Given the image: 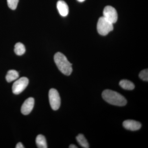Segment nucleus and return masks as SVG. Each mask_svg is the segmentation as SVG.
Listing matches in <instances>:
<instances>
[{
    "label": "nucleus",
    "instance_id": "obj_7",
    "mask_svg": "<svg viewBox=\"0 0 148 148\" xmlns=\"http://www.w3.org/2000/svg\"><path fill=\"white\" fill-rule=\"evenodd\" d=\"M34 106V99L30 97L25 101L21 108V112L23 114L28 115L31 112Z\"/></svg>",
    "mask_w": 148,
    "mask_h": 148
},
{
    "label": "nucleus",
    "instance_id": "obj_8",
    "mask_svg": "<svg viewBox=\"0 0 148 148\" xmlns=\"http://www.w3.org/2000/svg\"><path fill=\"white\" fill-rule=\"evenodd\" d=\"M123 125L125 129L131 131L139 130L142 127V124L140 122L133 120L125 121L123 123Z\"/></svg>",
    "mask_w": 148,
    "mask_h": 148
},
{
    "label": "nucleus",
    "instance_id": "obj_1",
    "mask_svg": "<svg viewBox=\"0 0 148 148\" xmlns=\"http://www.w3.org/2000/svg\"><path fill=\"white\" fill-rule=\"evenodd\" d=\"M102 95L103 99L111 105L124 106L127 103V100L124 96L114 90L109 89L104 90Z\"/></svg>",
    "mask_w": 148,
    "mask_h": 148
},
{
    "label": "nucleus",
    "instance_id": "obj_12",
    "mask_svg": "<svg viewBox=\"0 0 148 148\" xmlns=\"http://www.w3.org/2000/svg\"><path fill=\"white\" fill-rule=\"evenodd\" d=\"M36 144L38 148H47L46 140L43 135H39L37 136L36 138Z\"/></svg>",
    "mask_w": 148,
    "mask_h": 148
},
{
    "label": "nucleus",
    "instance_id": "obj_17",
    "mask_svg": "<svg viewBox=\"0 0 148 148\" xmlns=\"http://www.w3.org/2000/svg\"><path fill=\"white\" fill-rule=\"evenodd\" d=\"M16 148H24V147L23 145H22V143H17V145H16Z\"/></svg>",
    "mask_w": 148,
    "mask_h": 148
},
{
    "label": "nucleus",
    "instance_id": "obj_13",
    "mask_svg": "<svg viewBox=\"0 0 148 148\" xmlns=\"http://www.w3.org/2000/svg\"><path fill=\"white\" fill-rule=\"evenodd\" d=\"M77 142L83 148H89V145L87 140L85 138L84 135L82 134H79L76 137Z\"/></svg>",
    "mask_w": 148,
    "mask_h": 148
},
{
    "label": "nucleus",
    "instance_id": "obj_11",
    "mask_svg": "<svg viewBox=\"0 0 148 148\" xmlns=\"http://www.w3.org/2000/svg\"><path fill=\"white\" fill-rule=\"evenodd\" d=\"M19 77L18 72L15 70H11L9 71L6 76V79L8 82H11L18 79Z\"/></svg>",
    "mask_w": 148,
    "mask_h": 148
},
{
    "label": "nucleus",
    "instance_id": "obj_16",
    "mask_svg": "<svg viewBox=\"0 0 148 148\" xmlns=\"http://www.w3.org/2000/svg\"><path fill=\"white\" fill-rule=\"evenodd\" d=\"M139 77L144 81H148V70L145 69L141 71L139 74Z\"/></svg>",
    "mask_w": 148,
    "mask_h": 148
},
{
    "label": "nucleus",
    "instance_id": "obj_19",
    "mask_svg": "<svg viewBox=\"0 0 148 148\" xmlns=\"http://www.w3.org/2000/svg\"><path fill=\"white\" fill-rule=\"evenodd\" d=\"M79 2H83L84 1H85V0H77Z\"/></svg>",
    "mask_w": 148,
    "mask_h": 148
},
{
    "label": "nucleus",
    "instance_id": "obj_4",
    "mask_svg": "<svg viewBox=\"0 0 148 148\" xmlns=\"http://www.w3.org/2000/svg\"><path fill=\"white\" fill-rule=\"evenodd\" d=\"M49 98L51 108L57 110L61 106V98L58 91L54 88H51L49 92Z\"/></svg>",
    "mask_w": 148,
    "mask_h": 148
},
{
    "label": "nucleus",
    "instance_id": "obj_9",
    "mask_svg": "<svg viewBox=\"0 0 148 148\" xmlns=\"http://www.w3.org/2000/svg\"><path fill=\"white\" fill-rule=\"evenodd\" d=\"M57 8L61 16H66L69 14V6L64 1L62 0L58 1L57 3Z\"/></svg>",
    "mask_w": 148,
    "mask_h": 148
},
{
    "label": "nucleus",
    "instance_id": "obj_10",
    "mask_svg": "<svg viewBox=\"0 0 148 148\" xmlns=\"http://www.w3.org/2000/svg\"><path fill=\"white\" fill-rule=\"evenodd\" d=\"M119 85L125 90H132L135 88V86L134 84L126 79H123L119 82Z\"/></svg>",
    "mask_w": 148,
    "mask_h": 148
},
{
    "label": "nucleus",
    "instance_id": "obj_18",
    "mask_svg": "<svg viewBox=\"0 0 148 148\" xmlns=\"http://www.w3.org/2000/svg\"><path fill=\"white\" fill-rule=\"evenodd\" d=\"M70 148H78L76 146L74 145H71L69 147Z\"/></svg>",
    "mask_w": 148,
    "mask_h": 148
},
{
    "label": "nucleus",
    "instance_id": "obj_14",
    "mask_svg": "<svg viewBox=\"0 0 148 148\" xmlns=\"http://www.w3.org/2000/svg\"><path fill=\"white\" fill-rule=\"evenodd\" d=\"M14 51L16 55L21 56L23 55L26 51V49L23 44L18 42L14 46Z\"/></svg>",
    "mask_w": 148,
    "mask_h": 148
},
{
    "label": "nucleus",
    "instance_id": "obj_15",
    "mask_svg": "<svg viewBox=\"0 0 148 148\" xmlns=\"http://www.w3.org/2000/svg\"><path fill=\"white\" fill-rule=\"evenodd\" d=\"M19 0H7L8 5L11 9H16Z\"/></svg>",
    "mask_w": 148,
    "mask_h": 148
},
{
    "label": "nucleus",
    "instance_id": "obj_5",
    "mask_svg": "<svg viewBox=\"0 0 148 148\" xmlns=\"http://www.w3.org/2000/svg\"><path fill=\"white\" fill-rule=\"evenodd\" d=\"M29 80L26 77H22L17 79L12 86V92L14 94H19L26 88L29 84Z\"/></svg>",
    "mask_w": 148,
    "mask_h": 148
},
{
    "label": "nucleus",
    "instance_id": "obj_2",
    "mask_svg": "<svg viewBox=\"0 0 148 148\" xmlns=\"http://www.w3.org/2000/svg\"><path fill=\"white\" fill-rule=\"evenodd\" d=\"M54 60L56 66L62 73L67 76L71 74L73 72L72 64L64 54L57 52L54 55Z\"/></svg>",
    "mask_w": 148,
    "mask_h": 148
},
{
    "label": "nucleus",
    "instance_id": "obj_3",
    "mask_svg": "<svg viewBox=\"0 0 148 148\" xmlns=\"http://www.w3.org/2000/svg\"><path fill=\"white\" fill-rule=\"evenodd\" d=\"M97 28L98 33L100 35L106 36L113 30V24L102 16L98 19Z\"/></svg>",
    "mask_w": 148,
    "mask_h": 148
},
{
    "label": "nucleus",
    "instance_id": "obj_6",
    "mask_svg": "<svg viewBox=\"0 0 148 148\" xmlns=\"http://www.w3.org/2000/svg\"><path fill=\"white\" fill-rule=\"evenodd\" d=\"M103 17L112 24L117 21L118 14L115 9L111 6H107L103 10Z\"/></svg>",
    "mask_w": 148,
    "mask_h": 148
}]
</instances>
